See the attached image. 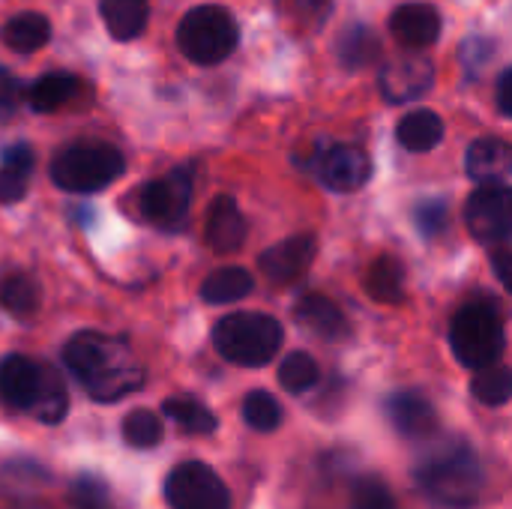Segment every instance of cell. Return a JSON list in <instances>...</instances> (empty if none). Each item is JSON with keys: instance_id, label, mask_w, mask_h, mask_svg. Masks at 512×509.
I'll return each instance as SVG.
<instances>
[{"instance_id": "6da1fadb", "label": "cell", "mask_w": 512, "mask_h": 509, "mask_svg": "<svg viewBox=\"0 0 512 509\" xmlns=\"http://www.w3.org/2000/svg\"><path fill=\"white\" fill-rule=\"evenodd\" d=\"M63 363L96 402H117L144 384V369L135 363L129 345L93 330L75 333L66 342Z\"/></svg>"}, {"instance_id": "7a4b0ae2", "label": "cell", "mask_w": 512, "mask_h": 509, "mask_svg": "<svg viewBox=\"0 0 512 509\" xmlns=\"http://www.w3.org/2000/svg\"><path fill=\"white\" fill-rule=\"evenodd\" d=\"M414 480L435 504L450 509L474 507L486 486L480 459L468 444H453L432 453L417 465Z\"/></svg>"}, {"instance_id": "3957f363", "label": "cell", "mask_w": 512, "mask_h": 509, "mask_svg": "<svg viewBox=\"0 0 512 509\" xmlns=\"http://www.w3.org/2000/svg\"><path fill=\"white\" fill-rule=\"evenodd\" d=\"M282 339V324L264 312H234L213 327L216 351L228 363L243 369H261L273 363V357L282 348Z\"/></svg>"}, {"instance_id": "277c9868", "label": "cell", "mask_w": 512, "mask_h": 509, "mask_svg": "<svg viewBox=\"0 0 512 509\" xmlns=\"http://www.w3.org/2000/svg\"><path fill=\"white\" fill-rule=\"evenodd\" d=\"M126 171V159L114 144L78 141L51 159V180L75 195H93L111 186Z\"/></svg>"}, {"instance_id": "5b68a950", "label": "cell", "mask_w": 512, "mask_h": 509, "mask_svg": "<svg viewBox=\"0 0 512 509\" xmlns=\"http://www.w3.org/2000/svg\"><path fill=\"white\" fill-rule=\"evenodd\" d=\"M450 348L465 369H483L501 360L507 348L504 321L486 303H468L456 312L450 327Z\"/></svg>"}, {"instance_id": "8992f818", "label": "cell", "mask_w": 512, "mask_h": 509, "mask_svg": "<svg viewBox=\"0 0 512 509\" xmlns=\"http://www.w3.org/2000/svg\"><path fill=\"white\" fill-rule=\"evenodd\" d=\"M240 42L237 21L222 6H195L177 24V45L180 51L201 66L222 63L234 54Z\"/></svg>"}, {"instance_id": "52a82bcc", "label": "cell", "mask_w": 512, "mask_h": 509, "mask_svg": "<svg viewBox=\"0 0 512 509\" xmlns=\"http://www.w3.org/2000/svg\"><path fill=\"white\" fill-rule=\"evenodd\" d=\"M189 207H192V171L189 168H174L165 177L144 183L138 192L141 216L165 231L180 228L189 216Z\"/></svg>"}, {"instance_id": "ba28073f", "label": "cell", "mask_w": 512, "mask_h": 509, "mask_svg": "<svg viewBox=\"0 0 512 509\" xmlns=\"http://www.w3.org/2000/svg\"><path fill=\"white\" fill-rule=\"evenodd\" d=\"M165 501L171 509H231V492L210 465L183 462L165 480Z\"/></svg>"}, {"instance_id": "9c48e42d", "label": "cell", "mask_w": 512, "mask_h": 509, "mask_svg": "<svg viewBox=\"0 0 512 509\" xmlns=\"http://www.w3.org/2000/svg\"><path fill=\"white\" fill-rule=\"evenodd\" d=\"M465 225L480 243L512 240V186L483 183L465 204Z\"/></svg>"}, {"instance_id": "30bf717a", "label": "cell", "mask_w": 512, "mask_h": 509, "mask_svg": "<svg viewBox=\"0 0 512 509\" xmlns=\"http://www.w3.org/2000/svg\"><path fill=\"white\" fill-rule=\"evenodd\" d=\"M435 84V63L426 57V54H402L396 60H390L384 69H381V78H378V87L384 93L387 102H411V99H420L423 93H429Z\"/></svg>"}, {"instance_id": "8fae6325", "label": "cell", "mask_w": 512, "mask_h": 509, "mask_svg": "<svg viewBox=\"0 0 512 509\" xmlns=\"http://www.w3.org/2000/svg\"><path fill=\"white\" fill-rule=\"evenodd\" d=\"M45 369L42 363L21 357V354H9L0 363V402L12 411H33L42 381H45Z\"/></svg>"}, {"instance_id": "7c38bea8", "label": "cell", "mask_w": 512, "mask_h": 509, "mask_svg": "<svg viewBox=\"0 0 512 509\" xmlns=\"http://www.w3.org/2000/svg\"><path fill=\"white\" fill-rule=\"evenodd\" d=\"M318 177L327 189L333 192H354L360 186H366V180L372 177V159L369 153H363L360 147L351 144H336L330 150H324L318 156Z\"/></svg>"}, {"instance_id": "4fadbf2b", "label": "cell", "mask_w": 512, "mask_h": 509, "mask_svg": "<svg viewBox=\"0 0 512 509\" xmlns=\"http://www.w3.org/2000/svg\"><path fill=\"white\" fill-rule=\"evenodd\" d=\"M315 252H318L315 237H312V234H297V237H288V240L270 246L267 252H261L258 267H261V273H264L270 282H276V285H291L294 279H300V276L309 270Z\"/></svg>"}, {"instance_id": "5bb4252c", "label": "cell", "mask_w": 512, "mask_h": 509, "mask_svg": "<svg viewBox=\"0 0 512 509\" xmlns=\"http://www.w3.org/2000/svg\"><path fill=\"white\" fill-rule=\"evenodd\" d=\"M387 417H390L393 429L411 441H426V438L438 435V426H441L435 405L423 393H414V390L393 393L387 399Z\"/></svg>"}, {"instance_id": "9a60e30c", "label": "cell", "mask_w": 512, "mask_h": 509, "mask_svg": "<svg viewBox=\"0 0 512 509\" xmlns=\"http://www.w3.org/2000/svg\"><path fill=\"white\" fill-rule=\"evenodd\" d=\"M390 33L414 51H423L441 36V15L432 3H402L390 15Z\"/></svg>"}, {"instance_id": "2e32d148", "label": "cell", "mask_w": 512, "mask_h": 509, "mask_svg": "<svg viewBox=\"0 0 512 509\" xmlns=\"http://www.w3.org/2000/svg\"><path fill=\"white\" fill-rule=\"evenodd\" d=\"M246 216L237 207V201L231 195H219L210 210H207V222H204V240L213 252H237L246 240Z\"/></svg>"}, {"instance_id": "e0dca14e", "label": "cell", "mask_w": 512, "mask_h": 509, "mask_svg": "<svg viewBox=\"0 0 512 509\" xmlns=\"http://www.w3.org/2000/svg\"><path fill=\"white\" fill-rule=\"evenodd\" d=\"M294 318H297V324H303L312 336L327 339V342H339V339H345V336L351 333L345 312H342L330 297H321V294H306V297H300L297 306H294Z\"/></svg>"}, {"instance_id": "ac0fdd59", "label": "cell", "mask_w": 512, "mask_h": 509, "mask_svg": "<svg viewBox=\"0 0 512 509\" xmlns=\"http://www.w3.org/2000/svg\"><path fill=\"white\" fill-rule=\"evenodd\" d=\"M465 168L477 183H501L512 177V144L504 138H477L468 147Z\"/></svg>"}, {"instance_id": "d6986e66", "label": "cell", "mask_w": 512, "mask_h": 509, "mask_svg": "<svg viewBox=\"0 0 512 509\" xmlns=\"http://www.w3.org/2000/svg\"><path fill=\"white\" fill-rule=\"evenodd\" d=\"M33 150L27 144H9L0 153V201L15 204L27 195L33 177Z\"/></svg>"}, {"instance_id": "ffe728a7", "label": "cell", "mask_w": 512, "mask_h": 509, "mask_svg": "<svg viewBox=\"0 0 512 509\" xmlns=\"http://www.w3.org/2000/svg\"><path fill=\"white\" fill-rule=\"evenodd\" d=\"M51 39V21L42 12H18L0 27V42L12 51L33 54Z\"/></svg>"}, {"instance_id": "44dd1931", "label": "cell", "mask_w": 512, "mask_h": 509, "mask_svg": "<svg viewBox=\"0 0 512 509\" xmlns=\"http://www.w3.org/2000/svg\"><path fill=\"white\" fill-rule=\"evenodd\" d=\"M396 138L405 150L411 153H426L432 147L441 144L444 138V120L441 114L429 111V108H417L411 114H405L399 120V129H396Z\"/></svg>"}, {"instance_id": "7402d4cb", "label": "cell", "mask_w": 512, "mask_h": 509, "mask_svg": "<svg viewBox=\"0 0 512 509\" xmlns=\"http://www.w3.org/2000/svg\"><path fill=\"white\" fill-rule=\"evenodd\" d=\"M102 21L108 27V33L120 42H129L135 36L144 33L147 27V0H102L99 3Z\"/></svg>"}, {"instance_id": "603a6c76", "label": "cell", "mask_w": 512, "mask_h": 509, "mask_svg": "<svg viewBox=\"0 0 512 509\" xmlns=\"http://www.w3.org/2000/svg\"><path fill=\"white\" fill-rule=\"evenodd\" d=\"M252 288H255V279L246 267H219L201 282V297L204 303L225 306V303H237L249 297Z\"/></svg>"}, {"instance_id": "cb8c5ba5", "label": "cell", "mask_w": 512, "mask_h": 509, "mask_svg": "<svg viewBox=\"0 0 512 509\" xmlns=\"http://www.w3.org/2000/svg\"><path fill=\"white\" fill-rule=\"evenodd\" d=\"M336 54L348 69H366L381 57V39L366 24H351L336 39Z\"/></svg>"}, {"instance_id": "d4e9b609", "label": "cell", "mask_w": 512, "mask_h": 509, "mask_svg": "<svg viewBox=\"0 0 512 509\" xmlns=\"http://www.w3.org/2000/svg\"><path fill=\"white\" fill-rule=\"evenodd\" d=\"M78 93V78L69 75V72H48L42 78H36L30 84V108L39 111V114H48V111H57L63 105H69Z\"/></svg>"}, {"instance_id": "484cf974", "label": "cell", "mask_w": 512, "mask_h": 509, "mask_svg": "<svg viewBox=\"0 0 512 509\" xmlns=\"http://www.w3.org/2000/svg\"><path fill=\"white\" fill-rule=\"evenodd\" d=\"M366 291L378 303H402L405 297V270L393 255H381L366 270Z\"/></svg>"}, {"instance_id": "4316f807", "label": "cell", "mask_w": 512, "mask_h": 509, "mask_svg": "<svg viewBox=\"0 0 512 509\" xmlns=\"http://www.w3.org/2000/svg\"><path fill=\"white\" fill-rule=\"evenodd\" d=\"M162 414H165L171 423H177V429L186 432V435H213V432L219 429L216 414H213L207 405H201L198 399H189V396L165 399Z\"/></svg>"}, {"instance_id": "83f0119b", "label": "cell", "mask_w": 512, "mask_h": 509, "mask_svg": "<svg viewBox=\"0 0 512 509\" xmlns=\"http://www.w3.org/2000/svg\"><path fill=\"white\" fill-rule=\"evenodd\" d=\"M42 291L27 273H3L0 276V306L15 318H30L39 309Z\"/></svg>"}, {"instance_id": "f1b7e54d", "label": "cell", "mask_w": 512, "mask_h": 509, "mask_svg": "<svg viewBox=\"0 0 512 509\" xmlns=\"http://www.w3.org/2000/svg\"><path fill=\"white\" fill-rule=\"evenodd\" d=\"M471 393L480 405H489V408L507 405L512 399V369L501 366V363L477 369V375L471 381Z\"/></svg>"}, {"instance_id": "f546056e", "label": "cell", "mask_w": 512, "mask_h": 509, "mask_svg": "<svg viewBox=\"0 0 512 509\" xmlns=\"http://www.w3.org/2000/svg\"><path fill=\"white\" fill-rule=\"evenodd\" d=\"M69 411V396H66V387H63V378L48 366L45 369V381H42V390H39V399L33 405V417L45 426H57Z\"/></svg>"}, {"instance_id": "4dcf8cb0", "label": "cell", "mask_w": 512, "mask_h": 509, "mask_svg": "<svg viewBox=\"0 0 512 509\" xmlns=\"http://www.w3.org/2000/svg\"><path fill=\"white\" fill-rule=\"evenodd\" d=\"M318 381H321V369L315 357L306 351H294L279 363V384L288 393H309Z\"/></svg>"}, {"instance_id": "1f68e13d", "label": "cell", "mask_w": 512, "mask_h": 509, "mask_svg": "<svg viewBox=\"0 0 512 509\" xmlns=\"http://www.w3.org/2000/svg\"><path fill=\"white\" fill-rule=\"evenodd\" d=\"M48 480H51L48 471L42 465H36V462H27V459H15V462L3 465V471H0V489L6 495H12V498L36 492Z\"/></svg>"}, {"instance_id": "d6a6232c", "label": "cell", "mask_w": 512, "mask_h": 509, "mask_svg": "<svg viewBox=\"0 0 512 509\" xmlns=\"http://www.w3.org/2000/svg\"><path fill=\"white\" fill-rule=\"evenodd\" d=\"M243 420L255 432H276L282 426V405L267 390H252L243 399Z\"/></svg>"}, {"instance_id": "836d02e7", "label": "cell", "mask_w": 512, "mask_h": 509, "mask_svg": "<svg viewBox=\"0 0 512 509\" xmlns=\"http://www.w3.org/2000/svg\"><path fill=\"white\" fill-rule=\"evenodd\" d=\"M123 441L135 450H150L162 441V420L153 411H132L123 420Z\"/></svg>"}, {"instance_id": "e575fe53", "label": "cell", "mask_w": 512, "mask_h": 509, "mask_svg": "<svg viewBox=\"0 0 512 509\" xmlns=\"http://www.w3.org/2000/svg\"><path fill=\"white\" fill-rule=\"evenodd\" d=\"M69 504L72 509H111V492L99 477L78 474L69 483Z\"/></svg>"}, {"instance_id": "d590c367", "label": "cell", "mask_w": 512, "mask_h": 509, "mask_svg": "<svg viewBox=\"0 0 512 509\" xmlns=\"http://www.w3.org/2000/svg\"><path fill=\"white\" fill-rule=\"evenodd\" d=\"M348 509H396V498L390 486L378 477H363L351 486Z\"/></svg>"}, {"instance_id": "8d00e7d4", "label": "cell", "mask_w": 512, "mask_h": 509, "mask_svg": "<svg viewBox=\"0 0 512 509\" xmlns=\"http://www.w3.org/2000/svg\"><path fill=\"white\" fill-rule=\"evenodd\" d=\"M414 225L423 231V237H438L447 228V204L441 198L420 201L414 207Z\"/></svg>"}, {"instance_id": "74e56055", "label": "cell", "mask_w": 512, "mask_h": 509, "mask_svg": "<svg viewBox=\"0 0 512 509\" xmlns=\"http://www.w3.org/2000/svg\"><path fill=\"white\" fill-rule=\"evenodd\" d=\"M18 102H21V84L9 69L0 66V120L12 117Z\"/></svg>"}, {"instance_id": "f35d334b", "label": "cell", "mask_w": 512, "mask_h": 509, "mask_svg": "<svg viewBox=\"0 0 512 509\" xmlns=\"http://www.w3.org/2000/svg\"><path fill=\"white\" fill-rule=\"evenodd\" d=\"M492 267H495V276L501 279V285L512 291V249L495 246L492 249Z\"/></svg>"}, {"instance_id": "ab89813d", "label": "cell", "mask_w": 512, "mask_h": 509, "mask_svg": "<svg viewBox=\"0 0 512 509\" xmlns=\"http://www.w3.org/2000/svg\"><path fill=\"white\" fill-rule=\"evenodd\" d=\"M498 108L512 117V69H507L501 78H498Z\"/></svg>"}, {"instance_id": "60d3db41", "label": "cell", "mask_w": 512, "mask_h": 509, "mask_svg": "<svg viewBox=\"0 0 512 509\" xmlns=\"http://www.w3.org/2000/svg\"><path fill=\"white\" fill-rule=\"evenodd\" d=\"M303 9H321V6H327V0H297Z\"/></svg>"}]
</instances>
